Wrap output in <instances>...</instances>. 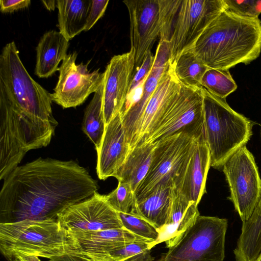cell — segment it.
I'll use <instances>...</instances> for the list:
<instances>
[{
  "instance_id": "cell-1",
  "label": "cell",
  "mask_w": 261,
  "mask_h": 261,
  "mask_svg": "<svg viewBox=\"0 0 261 261\" xmlns=\"http://www.w3.org/2000/svg\"><path fill=\"white\" fill-rule=\"evenodd\" d=\"M0 192L1 223L57 219L97 192V182L76 162L39 158L15 168Z\"/></svg>"
},
{
  "instance_id": "cell-2",
  "label": "cell",
  "mask_w": 261,
  "mask_h": 261,
  "mask_svg": "<svg viewBox=\"0 0 261 261\" xmlns=\"http://www.w3.org/2000/svg\"><path fill=\"white\" fill-rule=\"evenodd\" d=\"M208 68L223 70L248 64L261 51V21L223 11L206 28L193 48Z\"/></svg>"
},
{
  "instance_id": "cell-3",
  "label": "cell",
  "mask_w": 261,
  "mask_h": 261,
  "mask_svg": "<svg viewBox=\"0 0 261 261\" xmlns=\"http://www.w3.org/2000/svg\"><path fill=\"white\" fill-rule=\"evenodd\" d=\"M202 90L211 167L222 170L225 161L249 141L253 122L234 111L225 99L214 95L203 87Z\"/></svg>"
},
{
  "instance_id": "cell-4",
  "label": "cell",
  "mask_w": 261,
  "mask_h": 261,
  "mask_svg": "<svg viewBox=\"0 0 261 261\" xmlns=\"http://www.w3.org/2000/svg\"><path fill=\"white\" fill-rule=\"evenodd\" d=\"M67 232L57 219L0 223V250L8 261L19 254L51 259L66 254Z\"/></svg>"
},
{
  "instance_id": "cell-5",
  "label": "cell",
  "mask_w": 261,
  "mask_h": 261,
  "mask_svg": "<svg viewBox=\"0 0 261 261\" xmlns=\"http://www.w3.org/2000/svg\"><path fill=\"white\" fill-rule=\"evenodd\" d=\"M0 91L15 108L58 125L52 113V94L30 75L14 41L4 46L0 56Z\"/></svg>"
},
{
  "instance_id": "cell-6",
  "label": "cell",
  "mask_w": 261,
  "mask_h": 261,
  "mask_svg": "<svg viewBox=\"0 0 261 261\" xmlns=\"http://www.w3.org/2000/svg\"><path fill=\"white\" fill-rule=\"evenodd\" d=\"M228 220L199 215L168 250L153 261H223Z\"/></svg>"
},
{
  "instance_id": "cell-7",
  "label": "cell",
  "mask_w": 261,
  "mask_h": 261,
  "mask_svg": "<svg viewBox=\"0 0 261 261\" xmlns=\"http://www.w3.org/2000/svg\"><path fill=\"white\" fill-rule=\"evenodd\" d=\"M198 141L185 133L166 137L155 143L148 173L134 192L138 199L158 185L178 189Z\"/></svg>"
},
{
  "instance_id": "cell-8",
  "label": "cell",
  "mask_w": 261,
  "mask_h": 261,
  "mask_svg": "<svg viewBox=\"0 0 261 261\" xmlns=\"http://www.w3.org/2000/svg\"><path fill=\"white\" fill-rule=\"evenodd\" d=\"M202 90V87H193L181 84L157 128L143 144H154L179 133L186 134L197 141L205 140Z\"/></svg>"
},
{
  "instance_id": "cell-9",
  "label": "cell",
  "mask_w": 261,
  "mask_h": 261,
  "mask_svg": "<svg viewBox=\"0 0 261 261\" xmlns=\"http://www.w3.org/2000/svg\"><path fill=\"white\" fill-rule=\"evenodd\" d=\"M222 170L230 190L228 198L242 221H247L257 204L261 193V179L252 154L246 146L232 153Z\"/></svg>"
},
{
  "instance_id": "cell-10",
  "label": "cell",
  "mask_w": 261,
  "mask_h": 261,
  "mask_svg": "<svg viewBox=\"0 0 261 261\" xmlns=\"http://www.w3.org/2000/svg\"><path fill=\"white\" fill-rule=\"evenodd\" d=\"M226 8L224 0H182L168 42L170 63L193 48L206 28Z\"/></svg>"
},
{
  "instance_id": "cell-11",
  "label": "cell",
  "mask_w": 261,
  "mask_h": 261,
  "mask_svg": "<svg viewBox=\"0 0 261 261\" xmlns=\"http://www.w3.org/2000/svg\"><path fill=\"white\" fill-rule=\"evenodd\" d=\"M66 253L82 261H114L112 251L139 242H152L127 229L97 231L68 230Z\"/></svg>"
},
{
  "instance_id": "cell-12",
  "label": "cell",
  "mask_w": 261,
  "mask_h": 261,
  "mask_svg": "<svg viewBox=\"0 0 261 261\" xmlns=\"http://www.w3.org/2000/svg\"><path fill=\"white\" fill-rule=\"evenodd\" d=\"M77 53L66 57L59 67L58 82L52 94L53 100L63 108H75L82 104L90 94L96 92L102 84L103 72L98 69L90 72L87 64H75Z\"/></svg>"
},
{
  "instance_id": "cell-13",
  "label": "cell",
  "mask_w": 261,
  "mask_h": 261,
  "mask_svg": "<svg viewBox=\"0 0 261 261\" xmlns=\"http://www.w3.org/2000/svg\"><path fill=\"white\" fill-rule=\"evenodd\" d=\"M66 231H97L124 228L119 214L96 192L91 197L73 204L57 215Z\"/></svg>"
},
{
  "instance_id": "cell-14",
  "label": "cell",
  "mask_w": 261,
  "mask_h": 261,
  "mask_svg": "<svg viewBox=\"0 0 261 261\" xmlns=\"http://www.w3.org/2000/svg\"><path fill=\"white\" fill-rule=\"evenodd\" d=\"M123 2L129 16L130 48L135 52V73L151 51L156 38L160 37L161 17L159 0Z\"/></svg>"
},
{
  "instance_id": "cell-15",
  "label": "cell",
  "mask_w": 261,
  "mask_h": 261,
  "mask_svg": "<svg viewBox=\"0 0 261 261\" xmlns=\"http://www.w3.org/2000/svg\"><path fill=\"white\" fill-rule=\"evenodd\" d=\"M135 66L133 49L113 56L103 72L102 105L105 125L120 113L128 95Z\"/></svg>"
},
{
  "instance_id": "cell-16",
  "label": "cell",
  "mask_w": 261,
  "mask_h": 261,
  "mask_svg": "<svg viewBox=\"0 0 261 261\" xmlns=\"http://www.w3.org/2000/svg\"><path fill=\"white\" fill-rule=\"evenodd\" d=\"M181 85L169 62L136 126L129 144L130 149L143 144L156 130Z\"/></svg>"
},
{
  "instance_id": "cell-17",
  "label": "cell",
  "mask_w": 261,
  "mask_h": 261,
  "mask_svg": "<svg viewBox=\"0 0 261 261\" xmlns=\"http://www.w3.org/2000/svg\"><path fill=\"white\" fill-rule=\"evenodd\" d=\"M130 150L119 113L106 125L100 146L96 150V172L98 178L105 180L114 177L125 161Z\"/></svg>"
},
{
  "instance_id": "cell-18",
  "label": "cell",
  "mask_w": 261,
  "mask_h": 261,
  "mask_svg": "<svg viewBox=\"0 0 261 261\" xmlns=\"http://www.w3.org/2000/svg\"><path fill=\"white\" fill-rule=\"evenodd\" d=\"M169 60L168 43L159 41L155 55L154 62L146 77L140 98L124 114L121 115L129 145L146 106L155 91Z\"/></svg>"
},
{
  "instance_id": "cell-19",
  "label": "cell",
  "mask_w": 261,
  "mask_h": 261,
  "mask_svg": "<svg viewBox=\"0 0 261 261\" xmlns=\"http://www.w3.org/2000/svg\"><path fill=\"white\" fill-rule=\"evenodd\" d=\"M173 188L163 184L157 185L143 197L135 200L129 213L149 222L159 233L170 216Z\"/></svg>"
},
{
  "instance_id": "cell-20",
  "label": "cell",
  "mask_w": 261,
  "mask_h": 261,
  "mask_svg": "<svg viewBox=\"0 0 261 261\" xmlns=\"http://www.w3.org/2000/svg\"><path fill=\"white\" fill-rule=\"evenodd\" d=\"M199 215L198 206L189 201L178 190L174 188L169 220L159 232L158 239L149 243V248L162 242L165 243L168 248L173 246Z\"/></svg>"
},
{
  "instance_id": "cell-21",
  "label": "cell",
  "mask_w": 261,
  "mask_h": 261,
  "mask_svg": "<svg viewBox=\"0 0 261 261\" xmlns=\"http://www.w3.org/2000/svg\"><path fill=\"white\" fill-rule=\"evenodd\" d=\"M210 167V154L206 141L204 139L199 140L188 163L181 186L177 189L189 201L197 206L206 192V181Z\"/></svg>"
},
{
  "instance_id": "cell-22",
  "label": "cell",
  "mask_w": 261,
  "mask_h": 261,
  "mask_svg": "<svg viewBox=\"0 0 261 261\" xmlns=\"http://www.w3.org/2000/svg\"><path fill=\"white\" fill-rule=\"evenodd\" d=\"M69 40L55 30L44 34L36 47L35 74L47 78L58 70L59 63L67 56Z\"/></svg>"
},
{
  "instance_id": "cell-23",
  "label": "cell",
  "mask_w": 261,
  "mask_h": 261,
  "mask_svg": "<svg viewBox=\"0 0 261 261\" xmlns=\"http://www.w3.org/2000/svg\"><path fill=\"white\" fill-rule=\"evenodd\" d=\"M155 145L146 143L131 149L114 177L118 181L130 184L134 193L148 173Z\"/></svg>"
},
{
  "instance_id": "cell-24",
  "label": "cell",
  "mask_w": 261,
  "mask_h": 261,
  "mask_svg": "<svg viewBox=\"0 0 261 261\" xmlns=\"http://www.w3.org/2000/svg\"><path fill=\"white\" fill-rule=\"evenodd\" d=\"M92 0H58V27L68 40L85 30Z\"/></svg>"
},
{
  "instance_id": "cell-25",
  "label": "cell",
  "mask_w": 261,
  "mask_h": 261,
  "mask_svg": "<svg viewBox=\"0 0 261 261\" xmlns=\"http://www.w3.org/2000/svg\"><path fill=\"white\" fill-rule=\"evenodd\" d=\"M261 253V193L251 216L242 222L241 234L233 250L236 261H255Z\"/></svg>"
},
{
  "instance_id": "cell-26",
  "label": "cell",
  "mask_w": 261,
  "mask_h": 261,
  "mask_svg": "<svg viewBox=\"0 0 261 261\" xmlns=\"http://www.w3.org/2000/svg\"><path fill=\"white\" fill-rule=\"evenodd\" d=\"M102 84L86 107L82 123L83 131L94 145L96 150L100 146L106 127L102 105Z\"/></svg>"
},
{
  "instance_id": "cell-27",
  "label": "cell",
  "mask_w": 261,
  "mask_h": 261,
  "mask_svg": "<svg viewBox=\"0 0 261 261\" xmlns=\"http://www.w3.org/2000/svg\"><path fill=\"white\" fill-rule=\"evenodd\" d=\"M172 65L180 83L193 87H201L202 77L209 69L191 49L183 52Z\"/></svg>"
},
{
  "instance_id": "cell-28",
  "label": "cell",
  "mask_w": 261,
  "mask_h": 261,
  "mask_svg": "<svg viewBox=\"0 0 261 261\" xmlns=\"http://www.w3.org/2000/svg\"><path fill=\"white\" fill-rule=\"evenodd\" d=\"M201 85L211 94L222 99H225L237 89L229 70L209 68L202 77Z\"/></svg>"
},
{
  "instance_id": "cell-29",
  "label": "cell",
  "mask_w": 261,
  "mask_h": 261,
  "mask_svg": "<svg viewBox=\"0 0 261 261\" xmlns=\"http://www.w3.org/2000/svg\"><path fill=\"white\" fill-rule=\"evenodd\" d=\"M103 196L106 202L118 213H129L135 201L131 185L121 181H118L115 190Z\"/></svg>"
},
{
  "instance_id": "cell-30",
  "label": "cell",
  "mask_w": 261,
  "mask_h": 261,
  "mask_svg": "<svg viewBox=\"0 0 261 261\" xmlns=\"http://www.w3.org/2000/svg\"><path fill=\"white\" fill-rule=\"evenodd\" d=\"M123 227L131 232L151 241H156L159 237L157 229L146 220L130 213H118Z\"/></svg>"
},
{
  "instance_id": "cell-31",
  "label": "cell",
  "mask_w": 261,
  "mask_h": 261,
  "mask_svg": "<svg viewBox=\"0 0 261 261\" xmlns=\"http://www.w3.org/2000/svg\"><path fill=\"white\" fill-rule=\"evenodd\" d=\"M182 0H159L161 17L160 41L169 42Z\"/></svg>"
},
{
  "instance_id": "cell-32",
  "label": "cell",
  "mask_w": 261,
  "mask_h": 261,
  "mask_svg": "<svg viewBox=\"0 0 261 261\" xmlns=\"http://www.w3.org/2000/svg\"><path fill=\"white\" fill-rule=\"evenodd\" d=\"M149 243L147 242L132 243L112 251L111 255L114 261H153Z\"/></svg>"
},
{
  "instance_id": "cell-33",
  "label": "cell",
  "mask_w": 261,
  "mask_h": 261,
  "mask_svg": "<svg viewBox=\"0 0 261 261\" xmlns=\"http://www.w3.org/2000/svg\"><path fill=\"white\" fill-rule=\"evenodd\" d=\"M226 9L238 15L257 18L261 13V0H224Z\"/></svg>"
},
{
  "instance_id": "cell-34",
  "label": "cell",
  "mask_w": 261,
  "mask_h": 261,
  "mask_svg": "<svg viewBox=\"0 0 261 261\" xmlns=\"http://www.w3.org/2000/svg\"><path fill=\"white\" fill-rule=\"evenodd\" d=\"M155 60V55L149 52L144 59L141 66L134 73L130 83L128 93L132 92L140 83L143 81L153 66Z\"/></svg>"
},
{
  "instance_id": "cell-35",
  "label": "cell",
  "mask_w": 261,
  "mask_h": 261,
  "mask_svg": "<svg viewBox=\"0 0 261 261\" xmlns=\"http://www.w3.org/2000/svg\"><path fill=\"white\" fill-rule=\"evenodd\" d=\"M109 2V1L108 0H92L91 6L85 31L90 30L99 18L103 16Z\"/></svg>"
},
{
  "instance_id": "cell-36",
  "label": "cell",
  "mask_w": 261,
  "mask_h": 261,
  "mask_svg": "<svg viewBox=\"0 0 261 261\" xmlns=\"http://www.w3.org/2000/svg\"><path fill=\"white\" fill-rule=\"evenodd\" d=\"M30 4V0H1L0 9L2 12L10 13L28 7Z\"/></svg>"
},
{
  "instance_id": "cell-37",
  "label": "cell",
  "mask_w": 261,
  "mask_h": 261,
  "mask_svg": "<svg viewBox=\"0 0 261 261\" xmlns=\"http://www.w3.org/2000/svg\"><path fill=\"white\" fill-rule=\"evenodd\" d=\"M12 261H42L39 257L35 255L19 254ZM48 261V260H47Z\"/></svg>"
},
{
  "instance_id": "cell-38",
  "label": "cell",
  "mask_w": 261,
  "mask_h": 261,
  "mask_svg": "<svg viewBox=\"0 0 261 261\" xmlns=\"http://www.w3.org/2000/svg\"><path fill=\"white\" fill-rule=\"evenodd\" d=\"M48 261H82L77 257L71 254L66 253L64 255L49 259Z\"/></svg>"
},
{
  "instance_id": "cell-39",
  "label": "cell",
  "mask_w": 261,
  "mask_h": 261,
  "mask_svg": "<svg viewBox=\"0 0 261 261\" xmlns=\"http://www.w3.org/2000/svg\"><path fill=\"white\" fill-rule=\"evenodd\" d=\"M42 2L48 10H54L57 7V1H42Z\"/></svg>"
},
{
  "instance_id": "cell-40",
  "label": "cell",
  "mask_w": 261,
  "mask_h": 261,
  "mask_svg": "<svg viewBox=\"0 0 261 261\" xmlns=\"http://www.w3.org/2000/svg\"><path fill=\"white\" fill-rule=\"evenodd\" d=\"M255 261H261V253Z\"/></svg>"
},
{
  "instance_id": "cell-41",
  "label": "cell",
  "mask_w": 261,
  "mask_h": 261,
  "mask_svg": "<svg viewBox=\"0 0 261 261\" xmlns=\"http://www.w3.org/2000/svg\"><path fill=\"white\" fill-rule=\"evenodd\" d=\"M260 134H261V133H260Z\"/></svg>"
}]
</instances>
